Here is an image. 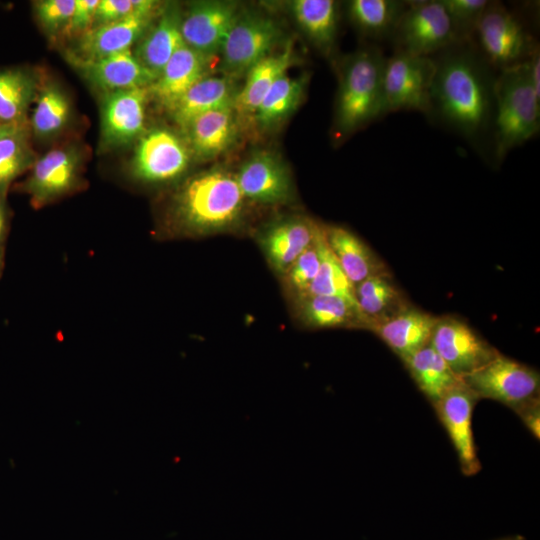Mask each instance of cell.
<instances>
[{"label":"cell","instance_id":"7402d4cb","mask_svg":"<svg viewBox=\"0 0 540 540\" xmlns=\"http://www.w3.org/2000/svg\"><path fill=\"white\" fill-rule=\"evenodd\" d=\"M438 317L411 304L371 330L402 360L429 344Z\"/></svg>","mask_w":540,"mask_h":540},{"label":"cell","instance_id":"7a4b0ae2","mask_svg":"<svg viewBox=\"0 0 540 540\" xmlns=\"http://www.w3.org/2000/svg\"><path fill=\"white\" fill-rule=\"evenodd\" d=\"M386 57L374 46L341 59L333 132L344 138L386 115L383 71Z\"/></svg>","mask_w":540,"mask_h":540},{"label":"cell","instance_id":"60d3db41","mask_svg":"<svg viewBox=\"0 0 540 540\" xmlns=\"http://www.w3.org/2000/svg\"><path fill=\"white\" fill-rule=\"evenodd\" d=\"M100 0H75L72 17L66 27L71 33L88 31L95 19V13Z\"/></svg>","mask_w":540,"mask_h":540},{"label":"cell","instance_id":"f1b7e54d","mask_svg":"<svg viewBox=\"0 0 540 540\" xmlns=\"http://www.w3.org/2000/svg\"><path fill=\"white\" fill-rule=\"evenodd\" d=\"M354 290L369 331L410 305L391 274L371 276L355 285Z\"/></svg>","mask_w":540,"mask_h":540},{"label":"cell","instance_id":"d590c367","mask_svg":"<svg viewBox=\"0 0 540 540\" xmlns=\"http://www.w3.org/2000/svg\"><path fill=\"white\" fill-rule=\"evenodd\" d=\"M304 295H328L345 298L357 303L354 285L345 275L324 238L321 246L319 271Z\"/></svg>","mask_w":540,"mask_h":540},{"label":"cell","instance_id":"d4e9b609","mask_svg":"<svg viewBox=\"0 0 540 540\" xmlns=\"http://www.w3.org/2000/svg\"><path fill=\"white\" fill-rule=\"evenodd\" d=\"M79 165L74 149L49 151L34 164L26 189L36 204H44L67 192L74 184Z\"/></svg>","mask_w":540,"mask_h":540},{"label":"cell","instance_id":"cb8c5ba5","mask_svg":"<svg viewBox=\"0 0 540 540\" xmlns=\"http://www.w3.org/2000/svg\"><path fill=\"white\" fill-rule=\"evenodd\" d=\"M181 16L175 5L162 9L156 23L153 22L135 50L137 60L156 78L174 53L184 45Z\"/></svg>","mask_w":540,"mask_h":540},{"label":"cell","instance_id":"b9f144b4","mask_svg":"<svg viewBox=\"0 0 540 540\" xmlns=\"http://www.w3.org/2000/svg\"><path fill=\"white\" fill-rule=\"evenodd\" d=\"M514 412L520 417L526 428L531 434L539 440L540 438V399H533L517 409Z\"/></svg>","mask_w":540,"mask_h":540},{"label":"cell","instance_id":"4fadbf2b","mask_svg":"<svg viewBox=\"0 0 540 540\" xmlns=\"http://www.w3.org/2000/svg\"><path fill=\"white\" fill-rule=\"evenodd\" d=\"M240 13L238 4L230 1L193 3L181 16L184 44L201 54L214 57Z\"/></svg>","mask_w":540,"mask_h":540},{"label":"cell","instance_id":"bcb514c9","mask_svg":"<svg viewBox=\"0 0 540 540\" xmlns=\"http://www.w3.org/2000/svg\"><path fill=\"white\" fill-rule=\"evenodd\" d=\"M497 540H502V538H500V539H497Z\"/></svg>","mask_w":540,"mask_h":540},{"label":"cell","instance_id":"74e56055","mask_svg":"<svg viewBox=\"0 0 540 540\" xmlns=\"http://www.w3.org/2000/svg\"><path fill=\"white\" fill-rule=\"evenodd\" d=\"M450 19L457 44L471 43L487 0H440Z\"/></svg>","mask_w":540,"mask_h":540},{"label":"cell","instance_id":"3957f363","mask_svg":"<svg viewBox=\"0 0 540 540\" xmlns=\"http://www.w3.org/2000/svg\"><path fill=\"white\" fill-rule=\"evenodd\" d=\"M244 196L235 174L211 169L193 176L176 197L175 214L182 228L194 234H213L241 220Z\"/></svg>","mask_w":540,"mask_h":540},{"label":"cell","instance_id":"603a6c76","mask_svg":"<svg viewBox=\"0 0 540 540\" xmlns=\"http://www.w3.org/2000/svg\"><path fill=\"white\" fill-rule=\"evenodd\" d=\"M328 247L354 285L375 275L391 274L385 263L358 236L341 226H324Z\"/></svg>","mask_w":540,"mask_h":540},{"label":"cell","instance_id":"e0dca14e","mask_svg":"<svg viewBox=\"0 0 540 540\" xmlns=\"http://www.w3.org/2000/svg\"><path fill=\"white\" fill-rule=\"evenodd\" d=\"M319 227L320 224L304 216L285 217L268 225L259 242L271 267L284 275L314 241Z\"/></svg>","mask_w":540,"mask_h":540},{"label":"cell","instance_id":"1f68e13d","mask_svg":"<svg viewBox=\"0 0 540 540\" xmlns=\"http://www.w3.org/2000/svg\"><path fill=\"white\" fill-rule=\"evenodd\" d=\"M306 79L304 77L292 78L286 74L281 76L269 89L261 101L254 122L261 129H270L278 126L302 102Z\"/></svg>","mask_w":540,"mask_h":540},{"label":"cell","instance_id":"2e32d148","mask_svg":"<svg viewBox=\"0 0 540 540\" xmlns=\"http://www.w3.org/2000/svg\"><path fill=\"white\" fill-rule=\"evenodd\" d=\"M162 9L152 3L129 16L88 29L78 44L80 60H96L123 50L138 41L147 32Z\"/></svg>","mask_w":540,"mask_h":540},{"label":"cell","instance_id":"f35d334b","mask_svg":"<svg viewBox=\"0 0 540 540\" xmlns=\"http://www.w3.org/2000/svg\"><path fill=\"white\" fill-rule=\"evenodd\" d=\"M74 7L75 0H44L36 4V14L46 30L55 32L67 27Z\"/></svg>","mask_w":540,"mask_h":540},{"label":"cell","instance_id":"f546056e","mask_svg":"<svg viewBox=\"0 0 540 540\" xmlns=\"http://www.w3.org/2000/svg\"><path fill=\"white\" fill-rule=\"evenodd\" d=\"M403 363L432 405L462 380L430 344L416 351Z\"/></svg>","mask_w":540,"mask_h":540},{"label":"cell","instance_id":"44dd1931","mask_svg":"<svg viewBox=\"0 0 540 540\" xmlns=\"http://www.w3.org/2000/svg\"><path fill=\"white\" fill-rule=\"evenodd\" d=\"M238 120L233 106L204 113L195 118L183 131L190 153L209 160L225 153L236 141Z\"/></svg>","mask_w":540,"mask_h":540},{"label":"cell","instance_id":"8992f818","mask_svg":"<svg viewBox=\"0 0 540 540\" xmlns=\"http://www.w3.org/2000/svg\"><path fill=\"white\" fill-rule=\"evenodd\" d=\"M284 31L273 17L257 12H241L219 53L220 68L234 79L246 73L285 43Z\"/></svg>","mask_w":540,"mask_h":540},{"label":"cell","instance_id":"83f0119b","mask_svg":"<svg viewBox=\"0 0 540 540\" xmlns=\"http://www.w3.org/2000/svg\"><path fill=\"white\" fill-rule=\"evenodd\" d=\"M292 15L308 40L322 53L330 55L335 48L340 8L333 0H295Z\"/></svg>","mask_w":540,"mask_h":540},{"label":"cell","instance_id":"e575fe53","mask_svg":"<svg viewBox=\"0 0 540 540\" xmlns=\"http://www.w3.org/2000/svg\"><path fill=\"white\" fill-rule=\"evenodd\" d=\"M32 161L28 141V130L23 125L15 126L0 137V190L19 175Z\"/></svg>","mask_w":540,"mask_h":540},{"label":"cell","instance_id":"ba28073f","mask_svg":"<svg viewBox=\"0 0 540 540\" xmlns=\"http://www.w3.org/2000/svg\"><path fill=\"white\" fill-rule=\"evenodd\" d=\"M391 39L395 51L429 57L457 44L440 0L409 1Z\"/></svg>","mask_w":540,"mask_h":540},{"label":"cell","instance_id":"8d00e7d4","mask_svg":"<svg viewBox=\"0 0 540 540\" xmlns=\"http://www.w3.org/2000/svg\"><path fill=\"white\" fill-rule=\"evenodd\" d=\"M323 238L324 226L320 225L314 241L284 274L286 284L296 298L307 292L319 271Z\"/></svg>","mask_w":540,"mask_h":540},{"label":"cell","instance_id":"4dcf8cb0","mask_svg":"<svg viewBox=\"0 0 540 540\" xmlns=\"http://www.w3.org/2000/svg\"><path fill=\"white\" fill-rule=\"evenodd\" d=\"M408 2L399 0H351L346 12L351 23L365 37H392Z\"/></svg>","mask_w":540,"mask_h":540},{"label":"cell","instance_id":"277c9868","mask_svg":"<svg viewBox=\"0 0 540 540\" xmlns=\"http://www.w3.org/2000/svg\"><path fill=\"white\" fill-rule=\"evenodd\" d=\"M540 128V95L533 88L527 63L500 70L494 81L491 148L502 161Z\"/></svg>","mask_w":540,"mask_h":540},{"label":"cell","instance_id":"5b68a950","mask_svg":"<svg viewBox=\"0 0 540 540\" xmlns=\"http://www.w3.org/2000/svg\"><path fill=\"white\" fill-rule=\"evenodd\" d=\"M478 52L498 71L527 61L537 46L520 18L500 2H490L474 32Z\"/></svg>","mask_w":540,"mask_h":540},{"label":"cell","instance_id":"5bb4252c","mask_svg":"<svg viewBox=\"0 0 540 540\" xmlns=\"http://www.w3.org/2000/svg\"><path fill=\"white\" fill-rule=\"evenodd\" d=\"M235 176L244 198L250 201L277 205L293 198V183L287 166L270 151L252 154Z\"/></svg>","mask_w":540,"mask_h":540},{"label":"cell","instance_id":"6da1fadb","mask_svg":"<svg viewBox=\"0 0 540 540\" xmlns=\"http://www.w3.org/2000/svg\"><path fill=\"white\" fill-rule=\"evenodd\" d=\"M471 43L455 44L434 58L430 112L481 150L492 141L494 81L491 67Z\"/></svg>","mask_w":540,"mask_h":540},{"label":"cell","instance_id":"ac0fdd59","mask_svg":"<svg viewBox=\"0 0 540 540\" xmlns=\"http://www.w3.org/2000/svg\"><path fill=\"white\" fill-rule=\"evenodd\" d=\"M297 61L293 43L288 41L279 52L265 57L246 73L245 84L237 92L233 102L239 125L246 121L254 122V116L264 96Z\"/></svg>","mask_w":540,"mask_h":540},{"label":"cell","instance_id":"4316f807","mask_svg":"<svg viewBox=\"0 0 540 540\" xmlns=\"http://www.w3.org/2000/svg\"><path fill=\"white\" fill-rule=\"evenodd\" d=\"M301 321L310 328H358L368 324L358 304L345 298L328 295H303L296 298Z\"/></svg>","mask_w":540,"mask_h":540},{"label":"cell","instance_id":"30bf717a","mask_svg":"<svg viewBox=\"0 0 540 540\" xmlns=\"http://www.w3.org/2000/svg\"><path fill=\"white\" fill-rule=\"evenodd\" d=\"M429 344L460 378L500 354L464 320L451 315L438 317Z\"/></svg>","mask_w":540,"mask_h":540},{"label":"cell","instance_id":"ee69618b","mask_svg":"<svg viewBox=\"0 0 540 540\" xmlns=\"http://www.w3.org/2000/svg\"><path fill=\"white\" fill-rule=\"evenodd\" d=\"M502 540H525V539L524 537L520 535H514V536L504 537L502 538Z\"/></svg>","mask_w":540,"mask_h":540},{"label":"cell","instance_id":"ab89813d","mask_svg":"<svg viewBox=\"0 0 540 540\" xmlns=\"http://www.w3.org/2000/svg\"><path fill=\"white\" fill-rule=\"evenodd\" d=\"M152 3L151 0H100L95 19L98 25L123 19Z\"/></svg>","mask_w":540,"mask_h":540},{"label":"cell","instance_id":"836d02e7","mask_svg":"<svg viewBox=\"0 0 540 540\" xmlns=\"http://www.w3.org/2000/svg\"><path fill=\"white\" fill-rule=\"evenodd\" d=\"M70 114L69 100L57 86L49 85L39 94L31 126L35 135L48 137L66 124Z\"/></svg>","mask_w":540,"mask_h":540},{"label":"cell","instance_id":"9c48e42d","mask_svg":"<svg viewBox=\"0 0 540 540\" xmlns=\"http://www.w3.org/2000/svg\"><path fill=\"white\" fill-rule=\"evenodd\" d=\"M461 379L479 399L498 401L513 411L539 398V372L501 353Z\"/></svg>","mask_w":540,"mask_h":540},{"label":"cell","instance_id":"d6986e66","mask_svg":"<svg viewBox=\"0 0 540 540\" xmlns=\"http://www.w3.org/2000/svg\"><path fill=\"white\" fill-rule=\"evenodd\" d=\"M213 58L184 44L148 87L150 95L169 110L195 83L209 75Z\"/></svg>","mask_w":540,"mask_h":540},{"label":"cell","instance_id":"ffe728a7","mask_svg":"<svg viewBox=\"0 0 540 540\" xmlns=\"http://www.w3.org/2000/svg\"><path fill=\"white\" fill-rule=\"evenodd\" d=\"M83 75L104 92L149 87L157 78L135 57L131 49L96 60L74 58Z\"/></svg>","mask_w":540,"mask_h":540},{"label":"cell","instance_id":"8fae6325","mask_svg":"<svg viewBox=\"0 0 540 540\" xmlns=\"http://www.w3.org/2000/svg\"><path fill=\"white\" fill-rule=\"evenodd\" d=\"M190 150L175 133L156 128L143 134L132 161L133 174L145 182H165L180 176L188 167Z\"/></svg>","mask_w":540,"mask_h":540},{"label":"cell","instance_id":"9a60e30c","mask_svg":"<svg viewBox=\"0 0 540 540\" xmlns=\"http://www.w3.org/2000/svg\"><path fill=\"white\" fill-rule=\"evenodd\" d=\"M148 87L107 92L101 107V140L107 147L129 144L144 131Z\"/></svg>","mask_w":540,"mask_h":540},{"label":"cell","instance_id":"f6af8a7d","mask_svg":"<svg viewBox=\"0 0 540 540\" xmlns=\"http://www.w3.org/2000/svg\"><path fill=\"white\" fill-rule=\"evenodd\" d=\"M3 226H4V216H3V211L0 207V236L2 234Z\"/></svg>","mask_w":540,"mask_h":540},{"label":"cell","instance_id":"484cf974","mask_svg":"<svg viewBox=\"0 0 540 540\" xmlns=\"http://www.w3.org/2000/svg\"><path fill=\"white\" fill-rule=\"evenodd\" d=\"M237 92L232 78L208 75L195 83L168 111L184 131L198 116L233 106Z\"/></svg>","mask_w":540,"mask_h":540},{"label":"cell","instance_id":"d6a6232c","mask_svg":"<svg viewBox=\"0 0 540 540\" xmlns=\"http://www.w3.org/2000/svg\"><path fill=\"white\" fill-rule=\"evenodd\" d=\"M35 81L25 70H0V124L23 125L35 94Z\"/></svg>","mask_w":540,"mask_h":540},{"label":"cell","instance_id":"7c38bea8","mask_svg":"<svg viewBox=\"0 0 540 540\" xmlns=\"http://www.w3.org/2000/svg\"><path fill=\"white\" fill-rule=\"evenodd\" d=\"M478 400V396L461 380L433 404L466 476L475 475L481 470L472 430L473 410Z\"/></svg>","mask_w":540,"mask_h":540},{"label":"cell","instance_id":"52a82bcc","mask_svg":"<svg viewBox=\"0 0 540 540\" xmlns=\"http://www.w3.org/2000/svg\"><path fill=\"white\" fill-rule=\"evenodd\" d=\"M435 71L433 57L400 51L386 57L383 71L386 114L411 110L429 115Z\"/></svg>","mask_w":540,"mask_h":540},{"label":"cell","instance_id":"7dc6e473","mask_svg":"<svg viewBox=\"0 0 540 540\" xmlns=\"http://www.w3.org/2000/svg\"><path fill=\"white\" fill-rule=\"evenodd\" d=\"M3 125V124H2Z\"/></svg>","mask_w":540,"mask_h":540},{"label":"cell","instance_id":"7bdbcfd3","mask_svg":"<svg viewBox=\"0 0 540 540\" xmlns=\"http://www.w3.org/2000/svg\"><path fill=\"white\" fill-rule=\"evenodd\" d=\"M17 125H2L0 124V137L11 131Z\"/></svg>","mask_w":540,"mask_h":540}]
</instances>
